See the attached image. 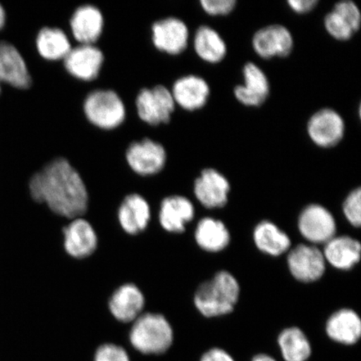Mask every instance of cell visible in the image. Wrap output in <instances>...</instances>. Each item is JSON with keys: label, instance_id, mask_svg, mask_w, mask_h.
I'll return each instance as SVG.
<instances>
[{"label": "cell", "instance_id": "30bf717a", "mask_svg": "<svg viewBox=\"0 0 361 361\" xmlns=\"http://www.w3.org/2000/svg\"><path fill=\"white\" fill-rule=\"evenodd\" d=\"M154 47L171 56L180 55L187 49L189 30L186 23L176 17L157 20L152 27Z\"/></svg>", "mask_w": 361, "mask_h": 361}, {"label": "cell", "instance_id": "d6986e66", "mask_svg": "<svg viewBox=\"0 0 361 361\" xmlns=\"http://www.w3.org/2000/svg\"><path fill=\"white\" fill-rule=\"evenodd\" d=\"M145 299L143 293L133 283H126L113 293L109 308L111 314L121 322H135L141 315Z\"/></svg>", "mask_w": 361, "mask_h": 361}, {"label": "cell", "instance_id": "8992f818", "mask_svg": "<svg viewBox=\"0 0 361 361\" xmlns=\"http://www.w3.org/2000/svg\"><path fill=\"white\" fill-rule=\"evenodd\" d=\"M307 134L315 146L326 149L335 147L345 137V120L332 108H322L310 117Z\"/></svg>", "mask_w": 361, "mask_h": 361}, {"label": "cell", "instance_id": "277c9868", "mask_svg": "<svg viewBox=\"0 0 361 361\" xmlns=\"http://www.w3.org/2000/svg\"><path fill=\"white\" fill-rule=\"evenodd\" d=\"M83 111L89 123L109 130L124 123L126 106L118 93L113 90H96L89 93L83 103Z\"/></svg>", "mask_w": 361, "mask_h": 361}, {"label": "cell", "instance_id": "e0dca14e", "mask_svg": "<svg viewBox=\"0 0 361 361\" xmlns=\"http://www.w3.org/2000/svg\"><path fill=\"white\" fill-rule=\"evenodd\" d=\"M72 35L80 44H94L100 39L104 29L102 13L92 4L76 8L70 20Z\"/></svg>", "mask_w": 361, "mask_h": 361}, {"label": "cell", "instance_id": "ba28073f", "mask_svg": "<svg viewBox=\"0 0 361 361\" xmlns=\"http://www.w3.org/2000/svg\"><path fill=\"white\" fill-rule=\"evenodd\" d=\"M252 47L257 55L264 60L286 58L292 53L295 39L287 27L270 25L256 31L252 36Z\"/></svg>", "mask_w": 361, "mask_h": 361}, {"label": "cell", "instance_id": "4dcf8cb0", "mask_svg": "<svg viewBox=\"0 0 361 361\" xmlns=\"http://www.w3.org/2000/svg\"><path fill=\"white\" fill-rule=\"evenodd\" d=\"M333 11L340 13L345 20L348 21L355 32L360 29L361 12L357 4L354 1L343 0V1L338 2L334 6Z\"/></svg>", "mask_w": 361, "mask_h": 361}, {"label": "cell", "instance_id": "7a4b0ae2", "mask_svg": "<svg viewBox=\"0 0 361 361\" xmlns=\"http://www.w3.org/2000/svg\"><path fill=\"white\" fill-rule=\"evenodd\" d=\"M240 287L237 279L227 271L201 284L195 295V305L205 317L231 313L238 300Z\"/></svg>", "mask_w": 361, "mask_h": 361}, {"label": "cell", "instance_id": "9a60e30c", "mask_svg": "<svg viewBox=\"0 0 361 361\" xmlns=\"http://www.w3.org/2000/svg\"><path fill=\"white\" fill-rule=\"evenodd\" d=\"M176 105L188 111L201 110L211 94L209 83L196 75H184L175 81L171 90Z\"/></svg>", "mask_w": 361, "mask_h": 361}, {"label": "cell", "instance_id": "2e32d148", "mask_svg": "<svg viewBox=\"0 0 361 361\" xmlns=\"http://www.w3.org/2000/svg\"><path fill=\"white\" fill-rule=\"evenodd\" d=\"M230 188L228 180L219 171L206 169L194 183V193L203 206L215 209L228 202Z\"/></svg>", "mask_w": 361, "mask_h": 361}, {"label": "cell", "instance_id": "8fae6325", "mask_svg": "<svg viewBox=\"0 0 361 361\" xmlns=\"http://www.w3.org/2000/svg\"><path fill=\"white\" fill-rule=\"evenodd\" d=\"M298 226L302 235L314 243H326L336 233L333 215L326 207L319 204L306 207L300 216Z\"/></svg>", "mask_w": 361, "mask_h": 361}, {"label": "cell", "instance_id": "484cf974", "mask_svg": "<svg viewBox=\"0 0 361 361\" xmlns=\"http://www.w3.org/2000/svg\"><path fill=\"white\" fill-rule=\"evenodd\" d=\"M195 238L202 250L216 252L222 251L228 245L230 234L221 221L205 218L200 220L197 226Z\"/></svg>", "mask_w": 361, "mask_h": 361}, {"label": "cell", "instance_id": "603a6c76", "mask_svg": "<svg viewBox=\"0 0 361 361\" xmlns=\"http://www.w3.org/2000/svg\"><path fill=\"white\" fill-rule=\"evenodd\" d=\"M360 243L348 236L334 237L326 243L324 257L333 267L348 270L359 263Z\"/></svg>", "mask_w": 361, "mask_h": 361}, {"label": "cell", "instance_id": "5b68a950", "mask_svg": "<svg viewBox=\"0 0 361 361\" xmlns=\"http://www.w3.org/2000/svg\"><path fill=\"white\" fill-rule=\"evenodd\" d=\"M135 108L143 123L158 126L170 123L176 103L171 90L165 85H157L140 90L135 98Z\"/></svg>", "mask_w": 361, "mask_h": 361}, {"label": "cell", "instance_id": "ffe728a7", "mask_svg": "<svg viewBox=\"0 0 361 361\" xmlns=\"http://www.w3.org/2000/svg\"><path fill=\"white\" fill-rule=\"evenodd\" d=\"M194 207L190 200L183 196H170L161 202L160 224L166 231L183 233L185 226L192 220Z\"/></svg>", "mask_w": 361, "mask_h": 361}, {"label": "cell", "instance_id": "4fadbf2b", "mask_svg": "<svg viewBox=\"0 0 361 361\" xmlns=\"http://www.w3.org/2000/svg\"><path fill=\"white\" fill-rule=\"evenodd\" d=\"M243 84L234 88V97L247 107H259L267 101L270 93L268 76L255 63L248 62L243 69Z\"/></svg>", "mask_w": 361, "mask_h": 361}, {"label": "cell", "instance_id": "44dd1931", "mask_svg": "<svg viewBox=\"0 0 361 361\" xmlns=\"http://www.w3.org/2000/svg\"><path fill=\"white\" fill-rule=\"evenodd\" d=\"M148 202L141 195L132 193L124 198L118 211L121 227L129 234H137L145 230L150 220Z\"/></svg>", "mask_w": 361, "mask_h": 361}, {"label": "cell", "instance_id": "4316f807", "mask_svg": "<svg viewBox=\"0 0 361 361\" xmlns=\"http://www.w3.org/2000/svg\"><path fill=\"white\" fill-rule=\"evenodd\" d=\"M254 238L260 251L272 256L283 255L291 246L290 238L287 234L269 221H264L257 226Z\"/></svg>", "mask_w": 361, "mask_h": 361}, {"label": "cell", "instance_id": "cb8c5ba5", "mask_svg": "<svg viewBox=\"0 0 361 361\" xmlns=\"http://www.w3.org/2000/svg\"><path fill=\"white\" fill-rule=\"evenodd\" d=\"M193 47L198 57L209 64L222 62L228 53L227 44L216 30L202 25L196 31Z\"/></svg>", "mask_w": 361, "mask_h": 361}, {"label": "cell", "instance_id": "83f0119b", "mask_svg": "<svg viewBox=\"0 0 361 361\" xmlns=\"http://www.w3.org/2000/svg\"><path fill=\"white\" fill-rule=\"evenodd\" d=\"M278 342L286 361H306L311 355L310 341L299 328L284 329Z\"/></svg>", "mask_w": 361, "mask_h": 361}, {"label": "cell", "instance_id": "f546056e", "mask_svg": "<svg viewBox=\"0 0 361 361\" xmlns=\"http://www.w3.org/2000/svg\"><path fill=\"white\" fill-rule=\"evenodd\" d=\"M343 210L347 220L355 227H360L361 224V190L356 188L346 197Z\"/></svg>", "mask_w": 361, "mask_h": 361}, {"label": "cell", "instance_id": "ac0fdd59", "mask_svg": "<svg viewBox=\"0 0 361 361\" xmlns=\"http://www.w3.org/2000/svg\"><path fill=\"white\" fill-rule=\"evenodd\" d=\"M66 252L75 259H84L92 255L97 247L96 232L89 222L81 218L72 220L63 230Z\"/></svg>", "mask_w": 361, "mask_h": 361}, {"label": "cell", "instance_id": "7402d4cb", "mask_svg": "<svg viewBox=\"0 0 361 361\" xmlns=\"http://www.w3.org/2000/svg\"><path fill=\"white\" fill-rule=\"evenodd\" d=\"M326 332L333 341L344 345H354L361 336V320L354 310L343 309L328 319Z\"/></svg>", "mask_w": 361, "mask_h": 361}, {"label": "cell", "instance_id": "e575fe53", "mask_svg": "<svg viewBox=\"0 0 361 361\" xmlns=\"http://www.w3.org/2000/svg\"><path fill=\"white\" fill-rule=\"evenodd\" d=\"M201 361H234V360L224 350L215 348L203 355Z\"/></svg>", "mask_w": 361, "mask_h": 361}, {"label": "cell", "instance_id": "7c38bea8", "mask_svg": "<svg viewBox=\"0 0 361 361\" xmlns=\"http://www.w3.org/2000/svg\"><path fill=\"white\" fill-rule=\"evenodd\" d=\"M288 265L293 276L301 282L317 281L326 271L323 252L314 246L300 245L290 252Z\"/></svg>", "mask_w": 361, "mask_h": 361}, {"label": "cell", "instance_id": "d6a6232c", "mask_svg": "<svg viewBox=\"0 0 361 361\" xmlns=\"http://www.w3.org/2000/svg\"><path fill=\"white\" fill-rule=\"evenodd\" d=\"M94 361H130L128 352L114 344L102 345L97 349Z\"/></svg>", "mask_w": 361, "mask_h": 361}, {"label": "cell", "instance_id": "d4e9b609", "mask_svg": "<svg viewBox=\"0 0 361 361\" xmlns=\"http://www.w3.org/2000/svg\"><path fill=\"white\" fill-rule=\"evenodd\" d=\"M36 49L47 61L64 60L72 47L64 30L56 27H43L35 39Z\"/></svg>", "mask_w": 361, "mask_h": 361}, {"label": "cell", "instance_id": "f1b7e54d", "mask_svg": "<svg viewBox=\"0 0 361 361\" xmlns=\"http://www.w3.org/2000/svg\"><path fill=\"white\" fill-rule=\"evenodd\" d=\"M324 26L326 32L338 42H347L356 33L348 21L333 10L324 17Z\"/></svg>", "mask_w": 361, "mask_h": 361}, {"label": "cell", "instance_id": "836d02e7", "mask_svg": "<svg viewBox=\"0 0 361 361\" xmlns=\"http://www.w3.org/2000/svg\"><path fill=\"white\" fill-rule=\"evenodd\" d=\"M287 4L293 12L305 15L314 10L318 6L319 0H290Z\"/></svg>", "mask_w": 361, "mask_h": 361}, {"label": "cell", "instance_id": "d590c367", "mask_svg": "<svg viewBox=\"0 0 361 361\" xmlns=\"http://www.w3.org/2000/svg\"><path fill=\"white\" fill-rule=\"evenodd\" d=\"M7 16L2 4H0V30H2L6 24Z\"/></svg>", "mask_w": 361, "mask_h": 361}, {"label": "cell", "instance_id": "3957f363", "mask_svg": "<svg viewBox=\"0 0 361 361\" xmlns=\"http://www.w3.org/2000/svg\"><path fill=\"white\" fill-rule=\"evenodd\" d=\"M130 341L134 348L142 354H164L173 344V329L164 315L143 314L134 322Z\"/></svg>", "mask_w": 361, "mask_h": 361}, {"label": "cell", "instance_id": "6da1fadb", "mask_svg": "<svg viewBox=\"0 0 361 361\" xmlns=\"http://www.w3.org/2000/svg\"><path fill=\"white\" fill-rule=\"evenodd\" d=\"M31 197L45 203L54 213L75 219L85 214L88 192L79 171L65 157H56L32 176Z\"/></svg>", "mask_w": 361, "mask_h": 361}, {"label": "cell", "instance_id": "52a82bcc", "mask_svg": "<svg viewBox=\"0 0 361 361\" xmlns=\"http://www.w3.org/2000/svg\"><path fill=\"white\" fill-rule=\"evenodd\" d=\"M126 159L134 173L141 176L159 173L168 161V152L164 145L151 138H144L130 144Z\"/></svg>", "mask_w": 361, "mask_h": 361}, {"label": "cell", "instance_id": "8d00e7d4", "mask_svg": "<svg viewBox=\"0 0 361 361\" xmlns=\"http://www.w3.org/2000/svg\"><path fill=\"white\" fill-rule=\"evenodd\" d=\"M252 361H276V360H275L274 359L271 357V356L267 355H259L255 356V357L254 359H252Z\"/></svg>", "mask_w": 361, "mask_h": 361}, {"label": "cell", "instance_id": "74e56055", "mask_svg": "<svg viewBox=\"0 0 361 361\" xmlns=\"http://www.w3.org/2000/svg\"><path fill=\"white\" fill-rule=\"evenodd\" d=\"M2 92V82L1 80H0V94Z\"/></svg>", "mask_w": 361, "mask_h": 361}, {"label": "cell", "instance_id": "5bb4252c", "mask_svg": "<svg viewBox=\"0 0 361 361\" xmlns=\"http://www.w3.org/2000/svg\"><path fill=\"white\" fill-rule=\"evenodd\" d=\"M0 80L21 90L32 84L24 56L15 45L4 40H0Z\"/></svg>", "mask_w": 361, "mask_h": 361}, {"label": "cell", "instance_id": "9c48e42d", "mask_svg": "<svg viewBox=\"0 0 361 361\" xmlns=\"http://www.w3.org/2000/svg\"><path fill=\"white\" fill-rule=\"evenodd\" d=\"M105 56L102 49L94 44H80L71 48L64 58L68 73L81 80L90 81L100 75Z\"/></svg>", "mask_w": 361, "mask_h": 361}, {"label": "cell", "instance_id": "1f68e13d", "mask_svg": "<svg viewBox=\"0 0 361 361\" xmlns=\"http://www.w3.org/2000/svg\"><path fill=\"white\" fill-rule=\"evenodd\" d=\"M200 3L203 11L211 16H227L237 6L236 0H201Z\"/></svg>", "mask_w": 361, "mask_h": 361}]
</instances>
